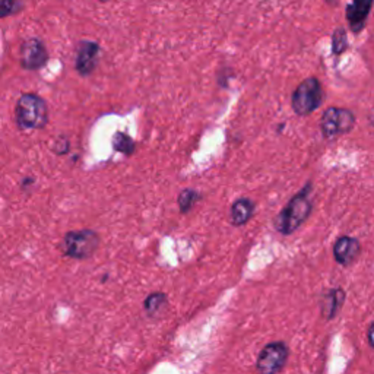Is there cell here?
<instances>
[{"mask_svg":"<svg viewBox=\"0 0 374 374\" xmlns=\"http://www.w3.org/2000/svg\"><path fill=\"white\" fill-rule=\"evenodd\" d=\"M313 183L309 180L300 192H297L284 209L273 219V227L282 236H291L300 229L303 224L309 219L313 211Z\"/></svg>","mask_w":374,"mask_h":374,"instance_id":"6da1fadb","label":"cell"},{"mask_svg":"<svg viewBox=\"0 0 374 374\" xmlns=\"http://www.w3.org/2000/svg\"><path fill=\"white\" fill-rule=\"evenodd\" d=\"M367 341L370 343V346L374 350V321L368 326V332H367Z\"/></svg>","mask_w":374,"mask_h":374,"instance_id":"d6986e66","label":"cell"},{"mask_svg":"<svg viewBox=\"0 0 374 374\" xmlns=\"http://www.w3.org/2000/svg\"><path fill=\"white\" fill-rule=\"evenodd\" d=\"M69 149H70V143H69V141H67L66 138H59V139L55 142V145H53V151H55V154H57V155H65V154H67V153H69Z\"/></svg>","mask_w":374,"mask_h":374,"instance_id":"ac0fdd59","label":"cell"},{"mask_svg":"<svg viewBox=\"0 0 374 374\" xmlns=\"http://www.w3.org/2000/svg\"><path fill=\"white\" fill-rule=\"evenodd\" d=\"M325 92L321 82L316 77H309L297 85L291 97V107L297 116H310L320 109Z\"/></svg>","mask_w":374,"mask_h":374,"instance_id":"3957f363","label":"cell"},{"mask_svg":"<svg viewBox=\"0 0 374 374\" xmlns=\"http://www.w3.org/2000/svg\"><path fill=\"white\" fill-rule=\"evenodd\" d=\"M367 120H368V123L371 124V126L374 128V107L368 111V114H367Z\"/></svg>","mask_w":374,"mask_h":374,"instance_id":"ffe728a7","label":"cell"},{"mask_svg":"<svg viewBox=\"0 0 374 374\" xmlns=\"http://www.w3.org/2000/svg\"><path fill=\"white\" fill-rule=\"evenodd\" d=\"M99 246V236L92 230L69 231L63 238L65 255L72 259H88Z\"/></svg>","mask_w":374,"mask_h":374,"instance_id":"5b68a950","label":"cell"},{"mask_svg":"<svg viewBox=\"0 0 374 374\" xmlns=\"http://www.w3.org/2000/svg\"><path fill=\"white\" fill-rule=\"evenodd\" d=\"M361 255V244L357 238L341 236L334 244L335 260L342 266L353 265Z\"/></svg>","mask_w":374,"mask_h":374,"instance_id":"30bf717a","label":"cell"},{"mask_svg":"<svg viewBox=\"0 0 374 374\" xmlns=\"http://www.w3.org/2000/svg\"><path fill=\"white\" fill-rule=\"evenodd\" d=\"M357 124L354 111L343 107H329L321 114L320 132L323 138L332 141L342 135L351 133Z\"/></svg>","mask_w":374,"mask_h":374,"instance_id":"277c9868","label":"cell"},{"mask_svg":"<svg viewBox=\"0 0 374 374\" xmlns=\"http://www.w3.org/2000/svg\"><path fill=\"white\" fill-rule=\"evenodd\" d=\"M345 302V292L341 288H335L328 291L325 295L321 297L320 300V313L321 316L331 320L336 316L339 309L342 307Z\"/></svg>","mask_w":374,"mask_h":374,"instance_id":"7c38bea8","label":"cell"},{"mask_svg":"<svg viewBox=\"0 0 374 374\" xmlns=\"http://www.w3.org/2000/svg\"><path fill=\"white\" fill-rule=\"evenodd\" d=\"M256 204L251 197H238L230 208V221L234 227H243L255 215Z\"/></svg>","mask_w":374,"mask_h":374,"instance_id":"8fae6325","label":"cell"},{"mask_svg":"<svg viewBox=\"0 0 374 374\" xmlns=\"http://www.w3.org/2000/svg\"><path fill=\"white\" fill-rule=\"evenodd\" d=\"M288 346L284 342L268 343L259 354L258 373L259 374H278L287 364Z\"/></svg>","mask_w":374,"mask_h":374,"instance_id":"8992f818","label":"cell"},{"mask_svg":"<svg viewBox=\"0 0 374 374\" xmlns=\"http://www.w3.org/2000/svg\"><path fill=\"white\" fill-rule=\"evenodd\" d=\"M99 2H107V0H99Z\"/></svg>","mask_w":374,"mask_h":374,"instance_id":"7402d4cb","label":"cell"},{"mask_svg":"<svg viewBox=\"0 0 374 374\" xmlns=\"http://www.w3.org/2000/svg\"><path fill=\"white\" fill-rule=\"evenodd\" d=\"M326 2H328V4H332V2H334V0H326Z\"/></svg>","mask_w":374,"mask_h":374,"instance_id":"44dd1931","label":"cell"},{"mask_svg":"<svg viewBox=\"0 0 374 374\" xmlns=\"http://www.w3.org/2000/svg\"><path fill=\"white\" fill-rule=\"evenodd\" d=\"M168 307V298L164 292H153L146 297L145 312L149 317L161 316Z\"/></svg>","mask_w":374,"mask_h":374,"instance_id":"4fadbf2b","label":"cell"},{"mask_svg":"<svg viewBox=\"0 0 374 374\" xmlns=\"http://www.w3.org/2000/svg\"><path fill=\"white\" fill-rule=\"evenodd\" d=\"M204 199V194L194 189H183L177 196V205L183 215L189 214L193 207Z\"/></svg>","mask_w":374,"mask_h":374,"instance_id":"5bb4252c","label":"cell"},{"mask_svg":"<svg viewBox=\"0 0 374 374\" xmlns=\"http://www.w3.org/2000/svg\"><path fill=\"white\" fill-rule=\"evenodd\" d=\"M111 145H113L114 151L126 155V157L133 155L135 149H136V143H135L133 138L129 136L128 133H124V132H116L113 136Z\"/></svg>","mask_w":374,"mask_h":374,"instance_id":"9a60e30c","label":"cell"},{"mask_svg":"<svg viewBox=\"0 0 374 374\" xmlns=\"http://www.w3.org/2000/svg\"><path fill=\"white\" fill-rule=\"evenodd\" d=\"M15 119L21 129H43L48 123V107L41 97L35 94H23L16 103Z\"/></svg>","mask_w":374,"mask_h":374,"instance_id":"7a4b0ae2","label":"cell"},{"mask_svg":"<svg viewBox=\"0 0 374 374\" xmlns=\"http://www.w3.org/2000/svg\"><path fill=\"white\" fill-rule=\"evenodd\" d=\"M25 0H0V18H8L23 9Z\"/></svg>","mask_w":374,"mask_h":374,"instance_id":"e0dca14e","label":"cell"},{"mask_svg":"<svg viewBox=\"0 0 374 374\" xmlns=\"http://www.w3.org/2000/svg\"><path fill=\"white\" fill-rule=\"evenodd\" d=\"M48 60L44 43L40 38H30L21 45V66L27 70L41 69Z\"/></svg>","mask_w":374,"mask_h":374,"instance_id":"52a82bcc","label":"cell"},{"mask_svg":"<svg viewBox=\"0 0 374 374\" xmlns=\"http://www.w3.org/2000/svg\"><path fill=\"white\" fill-rule=\"evenodd\" d=\"M99 59V45L95 41L84 40L77 47V66L78 73L81 77H89L95 70Z\"/></svg>","mask_w":374,"mask_h":374,"instance_id":"ba28073f","label":"cell"},{"mask_svg":"<svg viewBox=\"0 0 374 374\" xmlns=\"http://www.w3.org/2000/svg\"><path fill=\"white\" fill-rule=\"evenodd\" d=\"M374 0H351L345 9L348 25L354 34H360L367 25Z\"/></svg>","mask_w":374,"mask_h":374,"instance_id":"9c48e42d","label":"cell"},{"mask_svg":"<svg viewBox=\"0 0 374 374\" xmlns=\"http://www.w3.org/2000/svg\"><path fill=\"white\" fill-rule=\"evenodd\" d=\"M346 48H348L346 30L343 27H338L332 34V53L335 56H341L346 52Z\"/></svg>","mask_w":374,"mask_h":374,"instance_id":"2e32d148","label":"cell"}]
</instances>
